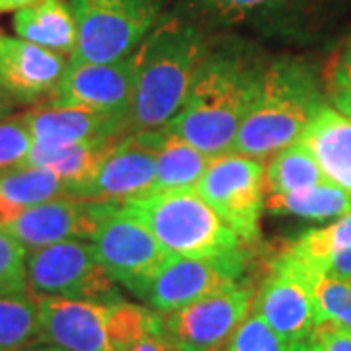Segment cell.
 <instances>
[{"mask_svg": "<svg viewBox=\"0 0 351 351\" xmlns=\"http://www.w3.org/2000/svg\"><path fill=\"white\" fill-rule=\"evenodd\" d=\"M38 0H0V14L12 12V10H20L24 6H29Z\"/></svg>", "mask_w": 351, "mask_h": 351, "instance_id": "cell-36", "label": "cell"}, {"mask_svg": "<svg viewBox=\"0 0 351 351\" xmlns=\"http://www.w3.org/2000/svg\"><path fill=\"white\" fill-rule=\"evenodd\" d=\"M34 145L64 147L94 138L121 137L127 131L123 117L82 106H45L22 113Z\"/></svg>", "mask_w": 351, "mask_h": 351, "instance_id": "cell-17", "label": "cell"}, {"mask_svg": "<svg viewBox=\"0 0 351 351\" xmlns=\"http://www.w3.org/2000/svg\"><path fill=\"white\" fill-rule=\"evenodd\" d=\"M164 131L121 135L104 154L96 172L66 197L84 201H127L147 195L154 184Z\"/></svg>", "mask_w": 351, "mask_h": 351, "instance_id": "cell-13", "label": "cell"}, {"mask_svg": "<svg viewBox=\"0 0 351 351\" xmlns=\"http://www.w3.org/2000/svg\"><path fill=\"white\" fill-rule=\"evenodd\" d=\"M217 2L226 6V8H240V10H246V8H254V6L267 4V2H271V0H217Z\"/></svg>", "mask_w": 351, "mask_h": 351, "instance_id": "cell-34", "label": "cell"}, {"mask_svg": "<svg viewBox=\"0 0 351 351\" xmlns=\"http://www.w3.org/2000/svg\"><path fill=\"white\" fill-rule=\"evenodd\" d=\"M16 351H66L55 343H32V346H25V348H20Z\"/></svg>", "mask_w": 351, "mask_h": 351, "instance_id": "cell-37", "label": "cell"}, {"mask_svg": "<svg viewBox=\"0 0 351 351\" xmlns=\"http://www.w3.org/2000/svg\"><path fill=\"white\" fill-rule=\"evenodd\" d=\"M263 207L276 215H295L320 221L351 213V193L328 182L289 193L269 195Z\"/></svg>", "mask_w": 351, "mask_h": 351, "instance_id": "cell-24", "label": "cell"}, {"mask_svg": "<svg viewBox=\"0 0 351 351\" xmlns=\"http://www.w3.org/2000/svg\"><path fill=\"white\" fill-rule=\"evenodd\" d=\"M88 240L96 260L113 281L121 283L141 299L168 258L151 230L121 211V203L101 217Z\"/></svg>", "mask_w": 351, "mask_h": 351, "instance_id": "cell-11", "label": "cell"}, {"mask_svg": "<svg viewBox=\"0 0 351 351\" xmlns=\"http://www.w3.org/2000/svg\"><path fill=\"white\" fill-rule=\"evenodd\" d=\"M127 351H174L172 346L168 343V339L164 338L162 328H154L151 332H147L141 339H137Z\"/></svg>", "mask_w": 351, "mask_h": 351, "instance_id": "cell-32", "label": "cell"}, {"mask_svg": "<svg viewBox=\"0 0 351 351\" xmlns=\"http://www.w3.org/2000/svg\"><path fill=\"white\" fill-rule=\"evenodd\" d=\"M332 101L338 112L351 117V88H341V90L332 92Z\"/></svg>", "mask_w": 351, "mask_h": 351, "instance_id": "cell-33", "label": "cell"}, {"mask_svg": "<svg viewBox=\"0 0 351 351\" xmlns=\"http://www.w3.org/2000/svg\"><path fill=\"white\" fill-rule=\"evenodd\" d=\"M27 293L69 301H121L113 277L96 260L90 242L63 240L27 252Z\"/></svg>", "mask_w": 351, "mask_h": 351, "instance_id": "cell-7", "label": "cell"}, {"mask_svg": "<svg viewBox=\"0 0 351 351\" xmlns=\"http://www.w3.org/2000/svg\"><path fill=\"white\" fill-rule=\"evenodd\" d=\"M263 170L262 160L228 152L215 156L195 186L209 207L244 242L256 239L260 230Z\"/></svg>", "mask_w": 351, "mask_h": 351, "instance_id": "cell-12", "label": "cell"}, {"mask_svg": "<svg viewBox=\"0 0 351 351\" xmlns=\"http://www.w3.org/2000/svg\"><path fill=\"white\" fill-rule=\"evenodd\" d=\"M158 240L168 256H209L239 250V234L209 207L195 188L154 191L121 203Z\"/></svg>", "mask_w": 351, "mask_h": 351, "instance_id": "cell-5", "label": "cell"}, {"mask_svg": "<svg viewBox=\"0 0 351 351\" xmlns=\"http://www.w3.org/2000/svg\"><path fill=\"white\" fill-rule=\"evenodd\" d=\"M246 263L248 254L242 248L209 256H168L143 301L158 314L174 313L240 283Z\"/></svg>", "mask_w": 351, "mask_h": 351, "instance_id": "cell-8", "label": "cell"}, {"mask_svg": "<svg viewBox=\"0 0 351 351\" xmlns=\"http://www.w3.org/2000/svg\"><path fill=\"white\" fill-rule=\"evenodd\" d=\"M328 182L330 180L318 166L313 152L301 141L271 154L263 170V189L267 195L289 193Z\"/></svg>", "mask_w": 351, "mask_h": 351, "instance_id": "cell-23", "label": "cell"}, {"mask_svg": "<svg viewBox=\"0 0 351 351\" xmlns=\"http://www.w3.org/2000/svg\"><path fill=\"white\" fill-rule=\"evenodd\" d=\"M299 141L313 152L328 180L351 193V117L324 106Z\"/></svg>", "mask_w": 351, "mask_h": 351, "instance_id": "cell-18", "label": "cell"}, {"mask_svg": "<svg viewBox=\"0 0 351 351\" xmlns=\"http://www.w3.org/2000/svg\"><path fill=\"white\" fill-rule=\"evenodd\" d=\"M39 343L66 351H127L160 326L152 308L121 301H69L39 297Z\"/></svg>", "mask_w": 351, "mask_h": 351, "instance_id": "cell-4", "label": "cell"}, {"mask_svg": "<svg viewBox=\"0 0 351 351\" xmlns=\"http://www.w3.org/2000/svg\"><path fill=\"white\" fill-rule=\"evenodd\" d=\"M311 271L306 263L283 248L269 262L265 279L254 299L252 308L262 314L287 346L311 338L320 324Z\"/></svg>", "mask_w": 351, "mask_h": 351, "instance_id": "cell-9", "label": "cell"}, {"mask_svg": "<svg viewBox=\"0 0 351 351\" xmlns=\"http://www.w3.org/2000/svg\"><path fill=\"white\" fill-rule=\"evenodd\" d=\"M285 248L322 276L351 279V213L330 226L306 230Z\"/></svg>", "mask_w": 351, "mask_h": 351, "instance_id": "cell-19", "label": "cell"}, {"mask_svg": "<svg viewBox=\"0 0 351 351\" xmlns=\"http://www.w3.org/2000/svg\"><path fill=\"white\" fill-rule=\"evenodd\" d=\"M221 351H225V350H221Z\"/></svg>", "mask_w": 351, "mask_h": 351, "instance_id": "cell-38", "label": "cell"}, {"mask_svg": "<svg viewBox=\"0 0 351 351\" xmlns=\"http://www.w3.org/2000/svg\"><path fill=\"white\" fill-rule=\"evenodd\" d=\"M324 106L308 69L299 63L274 64L260 76L230 152L263 160L297 143Z\"/></svg>", "mask_w": 351, "mask_h": 351, "instance_id": "cell-3", "label": "cell"}, {"mask_svg": "<svg viewBox=\"0 0 351 351\" xmlns=\"http://www.w3.org/2000/svg\"><path fill=\"white\" fill-rule=\"evenodd\" d=\"M205 59V43L193 25L178 18L154 25L133 53L135 84L127 131L162 129L184 106Z\"/></svg>", "mask_w": 351, "mask_h": 351, "instance_id": "cell-1", "label": "cell"}, {"mask_svg": "<svg viewBox=\"0 0 351 351\" xmlns=\"http://www.w3.org/2000/svg\"><path fill=\"white\" fill-rule=\"evenodd\" d=\"M313 336L320 343L322 351H351V330L336 322H320Z\"/></svg>", "mask_w": 351, "mask_h": 351, "instance_id": "cell-30", "label": "cell"}, {"mask_svg": "<svg viewBox=\"0 0 351 351\" xmlns=\"http://www.w3.org/2000/svg\"><path fill=\"white\" fill-rule=\"evenodd\" d=\"M115 138L119 137L94 138V141L64 145V147L34 145L27 158H25L24 166L53 170L66 184V193H69V189L80 186L82 182H86L88 178L96 172L98 164L104 158V154L108 152V149L112 147Z\"/></svg>", "mask_w": 351, "mask_h": 351, "instance_id": "cell-21", "label": "cell"}, {"mask_svg": "<svg viewBox=\"0 0 351 351\" xmlns=\"http://www.w3.org/2000/svg\"><path fill=\"white\" fill-rule=\"evenodd\" d=\"M34 147V137L22 115L0 121V174L22 168Z\"/></svg>", "mask_w": 351, "mask_h": 351, "instance_id": "cell-28", "label": "cell"}, {"mask_svg": "<svg viewBox=\"0 0 351 351\" xmlns=\"http://www.w3.org/2000/svg\"><path fill=\"white\" fill-rule=\"evenodd\" d=\"M76 22L73 59L113 63L131 57L158 24L162 0H71Z\"/></svg>", "mask_w": 351, "mask_h": 351, "instance_id": "cell-6", "label": "cell"}, {"mask_svg": "<svg viewBox=\"0 0 351 351\" xmlns=\"http://www.w3.org/2000/svg\"><path fill=\"white\" fill-rule=\"evenodd\" d=\"M211 160L213 158L209 154L197 151L188 141L164 131L162 145L156 160V176L149 193L166 189L195 188Z\"/></svg>", "mask_w": 351, "mask_h": 351, "instance_id": "cell-22", "label": "cell"}, {"mask_svg": "<svg viewBox=\"0 0 351 351\" xmlns=\"http://www.w3.org/2000/svg\"><path fill=\"white\" fill-rule=\"evenodd\" d=\"M119 203L123 201L59 197L20 211L0 226V230L20 242L25 252L38 250L63 240L90 239L101 217H106Z\"/></svg>", "mask_w": 351, "mask_h": 351, "instance_id": "cell-14", "label": "cell"}, {"mask_svg": "<svg viewBox=\"0 0 351 351\" xmlns=\"http://www.w3.org/2000/svg\"><path fill=\"white\" fill-rule=\"evenodd\" d=\"M287 351H322V348H320V343L314 339V336H311V338L301 339V341H297V343H291Z\"/></svg>", "mask_w": 351, "mask_h": 351, "instance_id": "cell-35", "label": "cell"}, {"mask_svg": "<svg viewBox=\"0 0 351 351\" xmlns=\"http://www.w3.org/2000/svg\"><path fill=\"white\" fill-rule=\"evenodd\" d=\"M258 287L242 279L240 283L178 308L160 314L164 338L174 351H221L232 332L254 306Z\"/></svg>", "mask_w": 351, "mask_h": 351, "instance_id": "cell-10", "label": "cell"}, {"mask_svg": "<svg viewBox=\"0 0 351 351\" xmlns=\"http://www.w3.org/2000/svg\"><path fill=\"white\" fill-rule=\"evenodd\" d=\"M64 69L66 61L61 53L0 34V88L16 100L51 96Z\"/></svg>", "mask_w": 351, "mask_h": 351, "instance_id": "cell-16", "label": "cell"}, {"mask_svg": "<svg viewBox=\"0 0 351 351\" xmlns=\"http://www.w3.org/2000/svg\"><path fill=\"white\" fill-rule=\"evenodd\" d=\"M25 248L0 230V295L27 293Z\"/></svg>", "mask_w": 351, "mask_h": 351, "instance_id": "cell-29", "label": "cell"}, {"mask_svg": "<svg viewBox=\"0 0 351 351\" xmlns=\"http://www.w3.org/2000/svg\"><path fill=\"white\" fill-rule=\"evenodd\" d=\"M311 283H313L320 322L330 320L351 330V279H336V277L322 276L313 269Z\"/></svg>", "mask_w": 351, "mask_h": 351, "instance_id": "cell-26", "label": "cell"}, {"mask_svg": "<svg viewBox=\"0 0 351 351\" xmlns=\"http://www.w3.org/2000/svg\"><path fill=\"white\" fill-rule=\"evenodd\" d=\"M14 29L25 41L61 55H73L76 47L75 14L66 0H38L16 10Z\"/></svg>", "mask_w": 351, "mask_h": 351, "instance_id": "cell-20", "label": "cell"}, {"mask_svg": "<svg viewBox=\"0 0 351 351\" xmlns=\"http://www.w3.org/2000/svg\"><path fill=\"white\" fill-rule=\"evenodd\" d=\"M133 84V55L113 63H84L71 57L63 78L49 96V106H82L119 115L127 123Z\"/></svg>", "mask_w": 351, "mask_h": 351, "instance_id": "cell-15", "label": "cell"}, {"mask_svg": "<svg viewBox=\"0 0 351 351\" xmlns=\"http://www.w3.org/2000/svg\"><path fill=\"white\" fill-rule=\"evenodd\" d=\"M39 343L38 299L29 293L0 295V351Z\"/></svg>", "mask_w": 351, "mask_h": 351, "instance_id": "cell-25", "label": "cell"}, {"mask_svg": "<svg viewBox=\"0 0 351 351\" xmlns=\"http://www.w3.org/2000/svg\"><path fill=\"white\" fill-rule=\"evenodd\" d=\"M285 339L279 338L260 313L252 308L248 316L232 332L225 351H287Z\"/></svg>", "mask_w": 351, "mask_h": 351, "instance_id": "cell-27", "label": "cell"}, {"mask_svg": "<svg viewBox=\"0 0 351 351\" xmlns=\"http://www.w3.org/2000/svg\"><path fill=\"white\" fill-rule=\"evenodd\" d=\"M351 88V41L339 53L330 69V92Z\"/></svg>", "mask_w": 351, "mask_h": 351, "instance_id": "cell-31", "label": "cell"}, {"mask_svg": "<svg viewBox=\"0 0 351 351\" xmlns=\"http://www.w3.org/2000/svg\"><path fill=\"white\" fill-rule=\"evenodd\" d=\"M260 76L225 57H207L184 106L162 127L211 158L230 152Z\"/></svg>", "mask_w": 351, "mask_h": 351, "instance_id": "cell-2", "label": "cell"}]
</instances>
